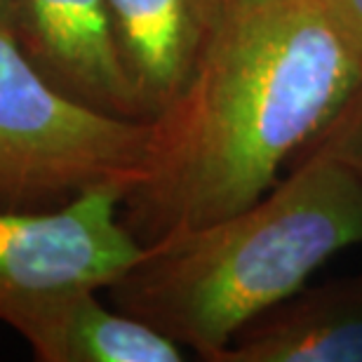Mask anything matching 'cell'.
Masks as SVG:
<instances>
[{
  "label": "cell",
  "instance_id": "1",
  "mask_svg": "<svg viewBox=\"0 0 362 362\" xmlns=\"http://www.w3.org/2000/svg\"><path fill=\"white\" fill-rule=\"evenodd\" d=\"M362 83V49L325 0H216L186 85L148 120L122 221L141 245L264 198Z\"/></svg>",
  "mask_w": 362,
  "mask_h": 362
},
{
  "label": "cell",
  "instance_id": "2",
  "mask_svg": "<svg viewBox=\"0 0 362 362\" xmlns=\"http://www.w3.org/2000/svg\"><path fill=\"white\" fill-rule=\"evenodd\" d=\"M356 245L362 177L334 158L308 153L255 205L144 245L108 292L122 313L219 362L252 320Z\"/></svg>",
  "mask_w": 362,
  "mask_h": 362
},
{
  "label": "cell",
  "instance_id": "3",
  "mask_svg": "<svg viewBox=\"0 0 362 362\" xmlns=\"http://www.w3.org/2000/svg\"><path fill=\"white\" fill-rule=\"evenodd\" d=\"M148 120L99 113L57 92L0 33V207L52 209L141 177Z\"/></svg>",
  "mask_w": 362,
  "mask_h": 362
},
{
  "label": "cell",
  "instance_id": "4",
  "mask_svg": "<svg viewBox=\"0 0 362 362\" xmlns=\"http://www.w3.org/2000/svg\"><path fill=\"white\" fill-rule=\"evenodd\" d=\"M122 186H94L52 209L0 207V320L19 329L49 303L120 280L144 245L122 221Z\"/></svg>",
  "mask_w": 362,
  "mask_h": 362
},
{
  "label": "cell",
  "instance_id": "5",
  "mask_svg": "<svg viewBox=\"0 0 362 362\" xmlns=\"http://www.w3.org/2000/svg\"><path fill=\"white\" fill-rule=\"evenodd\" d=\"M12 40L64 97L115 118L146 120L106 0H12Z\"/></svg>",
  "mask_w": 362,
  "mask_h": 362
},
{
  "label": "cell",
  "instance_id": "6",
  "mask_svg": "<svg viewBox=\"0 0 362 362\" xmlns=\"http://www.w3.org/2000/svg\"><path fill=\"white\" fill-rule=\"evenodd\" d=\"M129 81L151 120L186 85L216 0H106Z\"/></svg>",
  "mask_w": 362,
  "mask_h": 362
},
{
  "label": "cell",
  "instance_id": "7",
  "mask_svg": "<svg viewBox=\"0 0 362 362\" xmlns=\"http://www.w3.org/2000/svg\"><path fill=\"white\" fill-rule=\"evenodd\" d=\"M219 362H362V275L296 292L266 310Z\"/></svg>",
  "mask_w": 362,
  "mask_h": 362
},
{
  "label": "cell",
  "instance_id": "8",
  "mask_svg": "<svg viewBox=\"0 0 362 362\" xmlns=\"http://www.w3.org/2000/svg\"><path fill=\"white\" fill-rule=\"evenodd\" d=\"M40 362H181L184 349L134 315L108 310L97 292L71 294L17 329Z\"/></svg>",
  "mask_w": 362,
  "mask_h": 362
},
{
  "label": "cell",
  "instance_id": "9",
  "mask_svg": "<svg viewBox=\"0 0 362 362\" xmlns=\"http://www.w3.org/2000/svg\"><path fill=\"white\" fill-rule=\"evenodd\" d=\"M308 153L334 158L362 177V83L334 118L306 144Z\"/></svg>",
  "mask_w": 362,
  "mask_h": 362
},
{
  "label": "cell",
  "instance_id": "10",
  "mask_svg": "<svg viewBox=\"0 0 362 362\" xmlns=\"http://www.w3.org/2000/svg\"><path fill=\"white\" fill-rule=\"evenodd\" d=\"M362 49V0H325Z\"/></svg>",
  "mask_w": 362,
  "mask_h": 362
},
{
  "label": "cell",
  "instance_id": "11",
  "mask_svg": "<svg viewBox=\"0 0 362 362\" xmlns=\"http://www.w3.org/2000/svg\"><path fill=\"white\" fill-rule=\"evenodd\" d=\"M0 33L12 38V0H0Z\"/></svg>",
  "mask_w": 362,
  "mask_h": 362
}]
</instances>
